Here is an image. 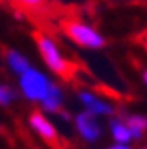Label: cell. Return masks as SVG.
<instances>
[{
    "label": "cell",
    "instance_id": "obj_6",
    "mask_svg": "<svg viewBox=\"0 0 147 149\" xmlns=\"http://www.w3.org/2000/svg\"><path fill=\"white\" fill-rule=\"evenodd\" d=\"M75 127L85 142H96L102 136V125L98 124V116L87 111H82L75 116Z\"/></svg>",
    "mask_w": 147,
    "mask_h": 149
},
{
    "label": "cell",
    "instance_id": "obj_14",
    "mask_svg": "<svg viewBox=\"0 0 147 149\" xmlns=\"http://www.w3.org/2000/svg\"><path fill=\"white\" fill-rule=\"evenodd\" d=\"M144 82H145V84H147V69L144 71Z\"/></svg>",
    "mask_w": 147,
    "mask_h": 149
},
{
    "label": "cell",
    "instance_id": "obj_11",
    "mask_svg": "<svg viewBox=\"0 0 147 149\" xmlns=\"http://www.w3.org/2000/svg\"><path fill=\"white\" fill-rule=\"evenodd\" d=\"M15 98H17V91L11 86L0 82V106H9L15 102Z\"/></svg>",
    "mask_w": 147,
    "mask_h": 149
},
{
    "label": "cell",
    "instance_id": "obj_7",
    "mask_svg": "<svg viewBox=\"0 0 147 149\" xmlns=\"http://www.w3.org/2000/svg\"><path fill=\"white\" fill-rule=\"evenodd\" d=\"M6 65H7V69L13 74H17V77H22L26 71H29L33 68L31 62H29V58L17 49H9L6 53Z\"/></svg>",
    "mask_w": 147,
    "mask_h": 149
},
{
    "label": "cell",
    "instance_id": "obj_10",
    "mask_svg": "<svg viewBox=\"0 0 147 149\" xmlns=\"http://www.w3.org/2000/svg\"><path fill=\"white\" fill-rule=\"evenodd\" d=\"M123 122L127 124L133 138L138 140V138H142L145 135V131H147V118L145 116H142V115H127L123 118Z\"/></svg>",
    "mask_w": 147,
    "mask_h": 149
},
{
    "label": "cell",
    "instance_id": "obj_8",
    "mask_svg": "<svg viewBox=\"0 0 147 149\" xmlns=\"http://www.w3.org/2000/svg\"><path fill=\"white\" fill-rule=\"evenodd\" d=\"M64 106V91L60 86L53 84L49 89L47 96L40 102V107H42V113H60Z\"/></svg>",
    "mask_w": 147,
    "mask_h": 149
},
{
    "label": "cell",
    "instance_id": "obj_13",
    "mask_svg": "<svg viewBox=\"0 0 147 149\" xmlns=\"http://www.w3.org/2000/svg\"><path fill=\"white\" fill-rule=\"evenodd\" d=\"M107 149H131V147H127L126 144H114V146H111V147H107Z\"/></svg>",
    "mask_w": 147,
    "mask_h": 149
},
{
    "label": "cell",
    "instance_id": "obj_1",
    "mask_svg": "<svg viewBox=\"0 0 147 149\" xmlns=\"http://www.w3.org/2000/svg\"><path fill=\"white\" fill-rule=\"evenodd\" d=\"M53 82L46 73H42L40 69L31 68L29 71H26L22 77H18V89L20 95L29 102H42L47 96Z\"/></svg>",
    "mask_w": 147,
    "mask_h": 149
},
{
    "label": "cell",
    "instance_id": "obj_12",
    "mask_svg": "<svg viewBox=\"0 0 147 149\" xmlns=\"http://www.w3.org/2000/svg\"><path fill=\"white\" fill-rule=\"evenodd\" d=\"M20 4H24V6H27V7H36V6H40L44 0H18Z\"/></svg>",
    "mask_w": 147,
    "mask_h": 149
},
{
    "label": "cell",
    "instance_id": "obj_2",
    "mask_svg": "<svg viewBox=\"0 0 147 149\" xmlns=\"http://www.w3.org/2000/svg\"><path fill=\"white\" fill-rule=\"evenodd\" d=\"M36 46H38V53L42 56L44 64L47 65L49 71H53L60 77H65L69 73V62L60 51L58 44L47 35H38L36 38Z\"/></svg>",
    "mask_w": 147,
    "mask_h": 149
},
{
    "label": "cell",
    "instance_id": "obj_4",
    "mask_svg": "<svg viewBox=\"0 0 147 149\" xmlns=\"http://www.w3.org/2000/svg\"><path fill=\"white\" fill-rule=\"evenodd\" d=\"M27 124L42 140H46V142L51 144V146H58V131L55 127V124L46 116V113H42V111L31 113Z\"/></svg>",
    "mask_w": 147,
    "mask_h": 149
},
{
    "label": "cell",
    "instance_id": "obj_3",
    "mask_svg": "<svg viewBox=\"0 0 147 149\" xmlns=\"http://www.w3.org/2000/svg\"><path fill=\"white\" fill-rule=\"evenodd\" d=\"M65 35L75 44L85 49H102L105 46V38L93 26L85 24V22H78V20L67 22L65 24Z\"/></svg>",
    "mask_w": 147,
    "mask_h": 149
},
{
    "label": "cell",
    "instance_id": "obj_15",
    "mask_svg": "<svg viewBox=\"0 0 147 149\" xmlns=\"http://www.w3.org/2000/svg\"><path fill=\"white\" fill-rule=\"evenodd\" d=\"M145 51H147V42H145Z\"/></svg>",
    "mask_w": 147,
    "mask_h": 149
},
{
    "label": "cell",
    "instance_id": "obj_5",
    "mask_svg": "<svg viewBox=\"0 0 147 149\" xmlns=\"http://www.w3.org/2000/svg\"><path fill=\"white\" fill-rule=\"evenodd\" d=\"M78 100L84 106V111H87V113H91L94 116H113L114 115V107L111 104L104 100L102 96L94 95L93 91H87V89L78 91Z\"/></svg>",
    "mask_w": 147,
    "mask_h": 149
},
{
    "label": "cell",
    "instance_id": "obj_9",
    "mask_svg": "<svg viewBox=\"0 0 147 149\" xmlns=\"http://www.w3.org/2000/svg\"><path fill=\"white\" fill-rule=\"evenodd\" d=\"M109 129H111V135L116 140V144H127L129 140H133V135H131L127 124L122 118H113L109 122Z\"/></svg>",
    "mask_w": 147,
    "mask_h": 149
}]
</instances>
